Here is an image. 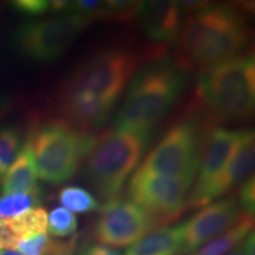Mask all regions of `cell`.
I'll use <instances>...</instances> for the list:
<instances>
[{"label":"cell","instance_id":"6da1fadb","mask_svg":"<svg viewBox=\"0 0 255 255\" xmlns=\"http://www.w3.org/2000/svg\"><path fill=\"white\" fill-rule=\"evenodd\" d=\"M139 65V57L128 50L110 49L92 56L64 84V114L79 129L103 126Z\"/></svg>","mask_w":255,"mask_h":255},{"label":"cell","instance_id":"7a4b0ae2","mask_svg":"<svg viewBox=\"0 0 255 255\" xmlns=\"http://www.w3.org/2000/svg\"><path fill=\"white\" fill-rule=\"evenodd\" d=\"M246 21L227 5H205L183 21L177 37V62L186 70H206L240 56L248 41Z\"/></svg>","mask_w":255,"mask_h":255},{"label":"cell","instance_id":"3957f363","mask_svg":"<svg viewBox=\"0 0 255 255\" xmlns=\"http://www.w3.org/2000/svg\"><path fill=\"white\" fill-rule=\"evenodd\" d=\"M183 87V71L173 62L156 60L142 69L128 85L115 129L149 132L173 108Z\"/></svg>","mask_w":255,"mask_h":255},{"label":"cell","instance_id":"277c9868","mask_svg":"<svg viewBox=\"0 0 255 255\" xmlns=\"http://www.w3.org/2000/svg\"><path fill=\"white\" fill-rule=\"evenodd\" d=\"M196 96L220 120L248 119L255 104L254 57L238 56L202 70Z\"/></svg>","mask_w":255,"mask_h":255},{"label":"cell","instance_id":"5b68a950","mask_svg":"<svg viewBox=\"0 0 255 255\" xmlns=\"http://www.w3.org/2000/svg\"><path fill=\"white\" fill-rule=\"evenodd\" d=\"M149 132L114 129L96 137L85 162V176L96 193L109 202L117 199L148 145Z\"/></svg>","mask_w":255,"mask_h":255},{"label":"cell","instance_id":"8992f818","mask_svg":"<svg viewBox=\"0 0 255 255\" xmlns=\"http://www.w3.org/2000/svg\"><path fill=\"white\" fill-rule=\"evenodd\" d=\"M95 138L63 121H53L37 128L26 141L37 176L52 184L69 181L87 157Z\"/></svg>","mask_w":255,"mask_h":255},{"label":"cell","instance_id":"52a82bcc","mask_svg":"<svg viewBox=\"0 0 255 255\" xmlns=\"http://www.w3.org/2000/svg\"><path fill=\"white\" fill-rule=\"evenodd\" d=\"M200 131L193 121L171 128L136 170L170 178H195L200 164Z\"/></svg>","mask_w":255,"mask_h":255},{"label":"cell","instance_id":"ba28073f","mask_svg":"<svg viewBox=\"0 0 255 255\" xmlns=\"http://www.w3.org/2000/svg\"><path fill=\"white\" fill-rule=\"evenodd\" d=\"M90 21L77 13L41 21H30L17 28L13 45L25 58L38 63H51L69 49Z\"/></svg>","mask_w":255,"mask_h":255},{"label":"cell","instance_id":"9c48e42d","mask_svg":"<svg viewBox=\"0 0 255 255\" xmlns=\"http://www.w3.org/2000/svg\"><path fill=\"white\" fill-rule=\"evenodd\" d=\"M193 180L156 176L136 170L129 183L130 199L155 219L159 227L175 221L187 208Z\"/></svg>","mask_w":255,"mask_h":255},{"label":"cell","instance_id":"30bf717a","mask_svg":"<svg viewBox=\"0 0 255 255\" xmlns=\"http://www.w3.org/2000/svg\"><path fill=\"white\" fill-rule=\"evenodd\" d=\"M156 228L158 223L141 207L132 201L115 199L101 206L92 238L110 248L130 247Z\"/></svg>","mask_w":255,"mask_h":255},{"label":"cell","instance_id":"8fae6325","mask_svg":"<svg viewBox=\"0 0 255 255\" xmlns=\"http://www.w3.org/2000/svg\"><path fill=\"white\" fill-rule=\"evenodd\" d=\"M242 213L234 197L216 201L202 207L190 219L182 223L181 255L193 253L197 248L228 231Z\"/></svg>","mask_w":255,"mask_h":255},{"label":"cell","instance_id":"7c38bea8","mask_svg":"<svg viewBox=\"0 0 255 255\" xmlns=\"http://www.w3.org/2000/svg\"><path fill=\"white\" fill-rule=\"evenodd\" d=\"M241 136V130H231L227 128H215L210 131L200 158L195 186L188 194L187 208H195L202 194L219 177Z\"/></svg>","mask_w":255,"mask_h":255},{"label":"cell","instance_id":"4fadbf2b","mask_svg":"<svg viewBox=\"0 0 255 255\" xmlns=\"http://www.w3.org/2000/svg\"><path fill=\"white\" fill-rule=\"evenodd\" d=\"M255 162V137L253 130H245L219 177L210 184L197 201L195 208H202L239 183L250 178L254 170Z\"/></svg>","mask_w":255,"mask_h":255},{"label":"cell","instance_id":"5bb4252c","mask_svg":"<svg viewBox=\"0 0 255 255\" xmlns=\"http://www.w3.org/2000/svg\"><path fill=\"white\" fill-rule=\"evenodd\" d=\"M183 11L177 1H139L136 18L151 41L170 43L182 30Z\"/></svg>","mask_w":255,"mask_h":255},{"label":"cell","instance_id":"9a60e30c","mask_svg":"<svg viewBox=\"0 0 255 255\" xmlns=\"http://www.w3.org/2000/svg\"><path fill=\"white\" fill-rule=\"evenodd\" d=\"M182 244V223L163 226L128 247L123 255H181Z\"/></svg>","mask_w":255,"mask_h":255},{"label":"cell","instance_id":"2e32d148","mask_svg":"<svg viewBox=\"0 0 255 255\" xmlns=\"http://www.w3.org/2000/svg\"><path fill=\"white\" fill-rule=\"evenodd\" d=\"M37 171L34 168L30 145L27 142H25L13 164L1 176L2 195L27 193V191L37 189Z\"/></svg>","mask_w":255,"mask_h":255},{"label":"cell","instance_id":"e0dca14e","mask_svg":"<svg viewBox=\"0 0 255 255\" xmlns=\"http://www.w3.org/2000/svg\"><path fill=\"white\" fill-rule=\"evenodd\" d=\"M254 215L242 213L235 225L219 237L197 248L190 255H225L238 246L240 242L253 232Z\"/></svg>","mask_w":255,"mask_h":255},{"label":"cell","instance_id":"ac0fdd59","mask_svg":"<svg viewBox=\"0 0 255 255\" xmlns=\"http://www.w3.org/2000/svg\"><path fill=\"white\" fill-rule=\"evenodd\" d=\"M77 245V237L71 240L59 241L51 239L46 233L23 238L17 242L14 250L20 255H59L66 252H73Z\"/></svg>","mask_w":255,"mask_h":255},{"label":"cell","instance_id":"d6986e66","mask_svg":"<svg viewBox=\"0 0 255 255\" xmlns=\"http://www.w3.org/2000/svg\"><path fill=\"white\" fill-rule=\"evenodd\" d=\"M40 189L0 196V219H14L40 205Z\"/></svg>","mask_w":255,"mask_h":255},{"label":"cell","instance_id":"ffe728a7","mask_svg":"<svg viewBox=\"0 0 255 255\" xmlns=\"http://www.w3.org/2000/svg\"><path fill=\"white\" fill-rule=\"evenodd\" d=\"M58 201L63 208L79 214L96 212L101 208L98 200L90 191L78 186H66L62 188L58 194Z\"/></svg>","mask_w":255,"mask_h":255},{"label":"cell","instance_id":"44dd1931","mask_svg":"<svg viewBox=\"0 0 255 255\" xmlns=\"http://www.w3.org/2000/svg\"><path fill=\"white\" fill-rule=\"evenodd\" d=\"M9 227L19 240L31 235L46 233L47 229V213L41 207H37L25 214L14 219H7Z\"/></svg>","mask_w":255,"mask_h":255},{"label":"cell","instance_id":"7402d4cb","mask_svg":"<svg viewBox=\"0 0 255 255\" xmlns=\"http://www.w3.org/2000/svg\"><path fill=\"white\" fill-rule=\"evenodd\" d=\"M78 220L73 213L63 207H56L47 215V232L55 238H68L75 235Z\"/></svg>","mask_w":255,"mask_h":255},{"label":"cell","instance_id":"603a6c76","mask_svg":"<svg viewBox=\"0 0 255 255\" xmlns=\"http://www.w3.org/2000/svg\"><path fill=\"white\" fill-rule=\"evenodd\" d=\"M21 149L19 131L13 127H0V167L2 174L13 164Z\"/></svg>","mask_w":255,"mask_h":255},{"label":"cell","instance_id":"cb8c5ba5","mask_svg":"<svg viewBox=\"0 0 255 255\" xmlns=\"http://www.w3.org/2000/svg\"><path fill=\"white\" fill-rule=\"evenodd\" d=\"M139 1H105V12L103 19L110 21H128L136 18Z\"/></svg>","mask_w":255,"mask_h":255},{"label":"cell","instance_id":"d4e9b609","mask_svg":"<svg viewBox=\"0 0 255 255\" xmlns=\"http://www.w3.org/2000/svg\"><path fill=\"white\" fill-rule=\"evenodd\" d=\"M105 12V1H98V0H79V1H72L71 13H77L83 18L88 19L89 21L95 19H103Z\"/></svg>","mask_w":255,"mask_h":255},{"label":"cell","instance_id":"484cf974","mask_svg":"<svg viewBox=\"0 0 255 255\" xmlns=\"http://www.w3.org/2000/svg\"><path fill=\"white\" fill-rule=\"evenodd\" d=\"M239 206L244 209V213L254 215L255 212V181L254 176L247 178L242 182L239 189Z\"/></svg>","mask_w":255,"mask_h":255},{"label":"cell","instance_id":"4316f807","mask_svg":"<svg viewBox=\"0 0 255 255\" xmlns=\"http://www.w3.org/2000/svg\"><path fill=\"white\" fill-rule=\"evenodd\" d=\"M11 5L19 13L27 15H41L50 8V1L47 0H15Z\"/></svg>","mask_w":255,"mask_h":255},{"label":"cell","instance_id":"83f0119b","mask_svg":"<svg viewBox=\"0 0 255 255\" xmlns=\"http://www.w3.org/2000/svg\"><path fill=\"white\" fill-rule=\"evenodd\" d=\"M19 239L12 232L7 219H0V253L2 250L12 251L17 245Z\"/></svg>","mask_w":255,"mask_h":255},{"label":"cell","instance_id":"f1b7e54d","mask_svg":"<svg viewBox=\"0 0 255 255\" xmlns=\"http://www.w3.org/2000/svg\"><path fill=\"white\" fill-rule=\"evenodd\" d=\"M77 255H122L113 248L103 246L97 242H83L77 250Z\"/></svg>","mask_w":255,"mask_h":255},{"label":"cell","instance_id":"f546056e","mask_svg":"<svg viewBox=\"0 0 255 255\" xmlns=\"http://www.w3.org/2000/svg\"><path fill=\"white\" fill-rule=\"evenodd\" d=\"M9 110V100L0 91V120L8 113Z\"/></svg>","mask_w":255,"mask_h":255},{"label":"cell","instance_id":"4dcf8cb0","mask_svg":"<svg viewBox=\"0 0 255 255\" xmlns=\"http://www.w3.org/2000/svg\"><path fill=\"white\" fill-rule=\"evenodd\" d=\"M225 255H245V254H244V252H242L240 248L237 246L235 247V251H233V252H231V253H227Z\"/></svg>","mask_w":255,"mask_h":255},{"label":"cell","instance_id":"1f68e13d","mask_svg":"<svg viewBox=\"0 0 255 255\" xmlns=\"http://www.w3.org/2000/svg\"><path fill=\"white\" fill-rule=\"evenodd\" d=\"M0 255H20L17 252H13V251H2Z\"/></svg>","mask_w":255,"mask_h":255},{"label":"cell","instance_id":"d6a6232c","mask_svg":"<svg viewBox=\"0 0 255 255\" xmlns=\"http://www.w3.org/2000/svg\"><path fill=\"white\" fill-rule=\"evenodd\" d=\"M59 255H72V252H66V253H62Z\"/></svg>","mask_w":255,"mask_h":255},{"label":"cell","instance_id":"836d02e7","mask_svg":"<svg viewBox=\"0 0 255 255\" xmlns=\"http://www.w3.org/2000/svg\"><path fill=\"white\" fill-rule=\"evenodd\" d=\"M2 175H4V174H2V170H1V167H0V176H2Z\"/></svg>","mask_w":255,"mask_h":255}]
</instances>
